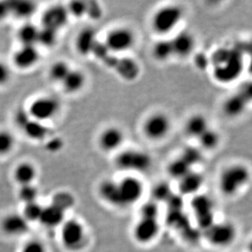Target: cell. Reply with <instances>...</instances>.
Instances as JSON below:
<instances>
[{
  "label": "cell",
  "mask_w": 252,
  "mask_h": 252,
  "mask_svg": "<svg viewBox=\"0 0 252 252\" xmlns=\"http://www.w3.org/2000/svg\"><path fill=\"white\" fill-rule=\"evenodd\" d=\"M23 130L27 136L33 140H43L49 133V129L47 126L42 124L41 122L36 121L33 119L29 122Z\"/></svg>",
  "instance_id": "f546056e"
},
{
  "label": "cell",
  "mask_w": 252,
  "mask_h": 252,
  "mask_svg": "<svg viewBox=\"0 0 252 252\" xmlns=\"http://www.w3.org/2000/svg\"><path fill=\"white\" fill-rule=\"evenodd\" d=\"M57 31L48 27H43L39 30L38 43L44 47H52L57 43Z\"/></svg>",
  "instance_id": "74e56055"
},
{
  "label": "cell",
  "mask_w": 252,
  "mask_h": 252,
  "mask_svg": "<svg viewBox=\"0 0 252 252\" xmlns=\"http://www.w3.org/2000/svg\"><path fill=\"white\" fill-rule=\"evenodd\" d=\"M64 215L65 212L54 205L51 204L48 207H43V212L38 221L47 227L54 228L57 226L62 225L64 223Z\"/></svg>",
  "instance_id": "603a6c76"
},
{
  "label": "cell",
  "mask_w": 252,
  "mask_h": 252,
  "mask_svg": "<svg viewBox=\"0 0 252 252\" xmlns=\"http://www.w3.org/2000/svg\"><path fill=\"white\" fill-rule=\"evenodd\" d=\"M29 223L22 214L11 213L2 220L1 227L7 235L18 237L27 233L29 230Z\"/></svg>",
  "instance_id": "9a60e30c"
},
{
  "label": "cell",
  "mask_w": 252,
  "mask_h": 252,
  "mask_svg": "<svg viewBox=\"0 0 252 252\" xmlns=\"http://www.w3.org/2000/svg\"><path fill=\"white\" fill-rule=\"evenodd\" d=\"M11 77V71L7 64L0 62V86L7 84Z\"/></svg>",
  "instance_id": "c3c4849f"
},
{
  "label": "cell",
  "mask_w": 252,
  "mask_h": 252,
  "mask_svg": "<svg viewBox=\"0 0 252 252\" xmlns=\"http://www.w3.org/2000/svg\"><path fill=\"white\" fill-rule=\"evenodd\" d=\"M70 69L71 68L66 62H62V61L56 62L51 67L50 71H49L50 78L53 81L62 83L67 76V74H69Z\"/></svg>",
  "instance_id": "e575fe53"
},
{
  "label": "cell",
  "mask_w": 252,
  "mask_h": 252,
  "mask_svg": "<svg viewBox=\"0 0 252 252\" xmlns=\"http://www.w3.org/2000/svg\"><path fill=\"white\" fill-rule=\"evenodd\" d=\"M204 235L207 243L215 248H227L235 241L237 228L229 221H216L205 229Z\"/></svg>",
  "instance_id": "8992f818"
},
{
  "label": "cell",
  "mask_w": 252,
  "mask_h": 252,
  "mask_svg": "<svg viewBox=\"0 0 252 252\" xmlns=\"http://www.w3.org/2000/svg\"><path fill=\"white\" fill-rule=\"evenodd\" d=\"M152 55L157 62H165L173 57V48L171 39L162 38L157 41L152 48Z\"/></svg>",
  "instance_id": "4316f807"
},
{
  "label": "cell",
  "mask_w": 252,
  "mask_h": 252,
  "mask_svg": "<svg viewBox=\"0 0 252 252\" xmlns=\"http://www.w3.org/2000/svg\"><path fill=\"white\" fill-rule=\"evenodd\" d=\"M15 145L14 136L9 131H0V155L11 152Z\"/></svg>",
  "instance_id": "ab89813d"
},
{
  "label": "cell",
  "mask_w": 252,
  "mask_h": 252,
  "mask_svg": "<svg viewBox=\"0 0 252 252\" xmlns=\"http://www.w3.org/2000/svg\"><path fill=\"white\" fill-rule=\"evenodd\" d=\"M197 140L199 141L201 147L205 150H212L219 145L220 136L218 131L209 127L197 138Z\"/></svg>",
  "instance_id": "1f68e13d"
},
{
  "label": "cell",
  "mask_w": 252,
  "mask_h": 252,
  "mask_svg": "<svg viewBox=\"0 0 252 252\" xmlns=\"http://www.w3.org/2000/svg\"><path fill=\"white\" fill-rule=\"evenodd\" d=\"M62 244L69 252L82 250L87 243V232L81 222L76 219L64 220L62 225Z\"/></svg>",
  "instance_id": "5b68a950"
},
{
  "label": "cell",
  "mask_w": 252,
  "mask_h": 252,
  "mask_svg": "<svg viewBox=\"0 0 252 252\" xmlns=\"http://www.w3.org/2000/svg\"><path fill=\"white\" fill-rule=\"evenodd\" d=\"M21 252H47V249L39 241L32 240L25 244Z\"/></svg>",
  "instance_id": "ee69618b"
},
{
  "label": "cell",
  "mask_w": 252,
  "mask_h": 252,
  "mask_svg": "<svg viewBox=\"0 0 252 252\" xmlns=\"http://www.w3.org/2000/svg\"><path fill=\"white\" fill-rule=\"evenodd\" d=\"M38 196V189L35 186L32 185L22 186L19 191L20 199L25 204H28L31 202H37V197Z\"/></svg>",
  "instance_id": "f35d334b"
},
{
  "label": "cell",
  "mask_w": 252,
  "mask_h": 252,
  "mask_svg": "<svg viewBox=\"0 0 252 252\" xmlns=\"http://www.w3.org/2000/svg\"><path fill=\"white\" fill-rule=\"evenodd\" d=\"M62 84H63V88L66 93H79L85 85V74L79 69H71Z\"/></svg>",
  "instance_id": "cb8c5ba5"
},
{
  "label": "cell",
  "mask_w": 252,
  "mask_h": 252,
  "mask_svg": "<svg viewBox=\"0 0 252 252\" xmlns=\"http://www.w3.org/2000/svg\"><path fill=\"white\" fill-rule=\"evenodd\" d=\"M160 232L158 219L140 217L132 229V236L136 243L149 244L157 238Z\"/></svg>",
  "instance_id": "8fae6325"
},
{
  "label": "cell",
  "mask_w": 252,
  "mask_h": 252,
  "mask_svg": "<svg viewBox=\"0 0 252 252\" xmlns=\"http://www.w3.org/2000/svg\"><path fill=\"white\" fill-rule=\"evenodd\" d=\"M52 204L62 210L63 212L71 209L75 204V197L68 191H60L53 196Z\"/></svg>",
  "instance_id": "d6a6232c"
},
{
  "label": "cell",
  "mask_w": 252,
  "mask_h": 252,
  "mask_svg": "<svg viewBox=\"0 0 252 252\" xmlns=\"http://www.w3.org/2000/svg\"><path fill=\"white\" fill-rule=\"evenodd\" d=\"M174 56L185 58L192 54L195 48V39L188 31H181L171 39Z\"/></svg>",
  "instance_id": "e0dca14e"
},
{
  "label": "cell",
  "mask_w": 252,
  "mask_h": 252,
  "mask_svg": "<svg viewBox=\"0 0 252 252\" xmlns=\"http://www.w3.org/2000/svg\"><path fill=\"white\" fill-rule=\"evenodd\" d=\"M122 208L130 207L140 201L145 192L142 181L135 176H124L117 181Z\"/></svg>",
  "instance_id": "52a82bcc"
},
{
  "label": "cell",
  "mask_w": 252,
  "mask_h": 252,
  "mask_svg": "<svg viewBox=\"0 0 252 252\" xmlns=\"http://www.w3.org/2000/svg\"><path fill=\"white\" fill-rule=\"evenodd\" d=\"M249 103L250 102H248V100L238 92L235 94L226 98L222 105V111L228 118H238L245 112Z\"/></svg>",
  "instance_id": "ffe728a7"
},
{
  "label": "cell",
  "mask_w": 252,
  "mask_h": 252,
  "mask_svg": "<svg viewBox=\"0 0 252 252\" xmlns=\"http://www.w3.org/2000/svg\"><path fill=\"white\" fill-rule=\"evenodd\" d=\"M64 147V141L60 137H53L46 143V150L48 152L57 153L62 150Z\"/></svg>",
  "instance_id": "f6af8a7d"
},
{
  "label": "cell",
  "mask_w": 252,
  "mask_h": 252,
  "mask_svg": "<svg viewBox=\"0 0 252 252\" xmlns=\"http://www.w3.org/2000/svg\"><path fill=\"white\" fill-rule=\"evenodd\" d=\"M210 62L213 68V78L219 84L233 83L244 69L243 53L236 48H218L210 57Z\"/></svg>",
  "instance_id": "6da1fadb"
},
{
  "label": "cell",
  "mask_w": 252,
  "mask_h": 252,
  "mask_svg": "<svg viewBox=\"0 0 252 252\" xmlns=\"http://www.w3.org/2000/svg\"><path fill=\"white\" fill-rule=\"evenodd\" d=\"M97 42V33L95 29L93 27H86L77 35L75 43L77 52L82 56L92 54Z\"/></svg>",
  "instance_id": "d6986e66"
},
{
  "label": "cell",
  "mask_w": 252,
  "mask_h": 252,
  "mask_svg": "<svg viewBox=\"0 0 252 252\" xmlns=\"http://www.w3.org/2000/svg\"><path fill=\"white\" fill-rule=\"evenodd\" d=\"M173 193L171 186L167 182H159L156 184L152 189V196L154 197L153 201L157 203L160 202H166Z\"/></svg>",
  "instance_id": "836d02e7"
},
{
  "label": "cell",
  "mask_w": 252,
  "mask_h": 252,
  "mask_svg": "<svg viewBox=\"0 0 252 252\" xmlns=\"http://www.w3.org/2000/svg\"><path fill=\"white\" fill-rule=\"evenodd\" d=\"M69 14L75 17H82L86 15L87 12V2L84 1H72L67 7Z\"/></svg>",
  "instance_id": "b9f144b4"
},
{
  "label": "cell",
  "mask_w": 252,
  "mask_h": 252,
  "mask_svg": "<svg viewBox=\"0 0 252 252\" xmlns=\"http://www.w3.org/2000/svg\"><path fill=\"white\" fill-rule=\"evenodd\" d=\"M207 118L202 114H194L187 120L186 131L189 136L197 139L204 131L209 128Z\"/></svg>",
  "instance_id": "d4e9b609"
},
{
  "label": "cell",
  "mask_w": 252,
  "mask_h": 252,
  "mask_svg": "<svg viewBox=\"0 0 252 252\" xmlns=\"http://www.w3.org/2000/svg\"><path fill=\"white\" fill-rule=\"evenodd\" d=\"M43 207H42L38 202H31L28 204H25L23 217L30 221H38L40 219L41 214L43 212Z\"/></svg>",
  "instance_id": "8d00e7d4"
},
{
  "label": "cell",
  "mask_w": 252,
  "mask_h": 252,
  "mask_svg": "<svg viewBox=\"0 0 252 252\" xmlns=\"http://www.w3.org/2000/svg\"><path fill=\"white\" fill-rule=\"evenodd\" d=\"M39 29L32 24H26L20 29L18 32L19 38L22 46H35L38 43Z\"/></svg>",
  "instance_id": "83f0119b"
},
{
  "label": "cell",
  "mask_w": 252,
  "mask_h": 252,
  "mask_svg": "<svg viewBox=\"0 0 252 252\" xmlns=\"http://www.w3.org/2000/svg\"><path fill=\"white\" fill-rule=\"evenodd\" d=\"M136 37L133 31L127 27H120L108 32L104 42L110 53H124L134 46Z\"/></svg>",
  "instance_id": "ba28073f"
},
{
  "label": "cell",
  "mask_w": 252,
  "mask_h": 252,
  "mask_svg": "<svg viewBox=\"0 0 252 252\" xmlns=\"http://www.w3.org/2000/svg\"><path fill=\"white\" fill-rule=\"evenodd\" d=\"M69 16V12L67 11L66 7L61 5L53 6L48 8L43 14V27H48L58 31V30L66 25Z\"/></svg>",
  "instance_id": "2e32d148"
},
{
  "label": "cell",
  "mask_w": 252,
  "mask_h": 252,
  "mask_svg": "<svg viewBox=\"0 0 252 252\" xmlns=\"http://www.w3.org/2000/svg\"><path fill=\"white\" fill-rule=\"evenodd\" d=\"M9 14H12L11 2H0V20L4 19Z\"/></svg>",
  "instance_id": "681fc988"
},
{
  "label": "cell",
  "mask_w": 252,
  "mask_h": 252,
  "mask_svg": "<svg viewBox=\"0 0 252 252\" xmlns=\"http://www.w3.org/2000/svg\"><path fill=\"white\" fill-rule=\"evenodd\" d=\"M86 15L93 20H99L102 17L103 9L100 3L95 1L87 2V12Z\"/></svg>",
  "instance_id": "7bdbcfd3"
},
{
  "label": "cell",
  "mask_w": 252,
  "mask_h": 252,
  "mask_svg": "<svg viewBox=\"0 0 252 252\" xmlns=\"http://www.w3.org/2000/svg\"><path fill=\"white\" fill-rule=\"evenodd\" d=\"M171 119L164 113L151 114L143 124V132L148 139L159 140L165 138L171 130Z\"/></svg>",
  "instance_id": "30bf717a"
},
{
  "label": "cell",
  "mask_w": 252,
  "mask_h": 252,
  "mask_svg": "<svg viewBox=\"0 0 252 252\" xmlns=\"http://www.w3.org/2000/svg\"><path fill=\"white\" fill-rule=\"evenodd\" d=\"M204 183V177L197 171H191L179 181V193L183 196H194Z\"/></svg>",
  "instance_id": "ac0fdd59"
},
{
  "label": "cell",
  "mask_w": 252,
  "mask_h": 252,
  "mask_svg": "<svg viewBox=\"0 0 252 252\" xmlns=\"http://www.w3.org/2000/svg\"><path fill=\"white\" fill-rule=\"evenodd\" d=\"M12 14L20 18H28L34 13L36 6L34 2L30 1H12Z\"/></svg>",
  "instance_id": "4dcf8cb0"
},
{
  "label": "cell",
  "mask_w": 252,
  "mask_h": 252,
  "mask_svg": "<svg viewBox=\"0 0 252 252\" xmlns=\"http://www.w3.org/2000/svg\"><path fill=\"white\" fill-rule=\"evenodd\" d=\"M181 158L187 164L193 169L202 162V154L201 150L195 147L186 148L181 154Z\"/></svg>",
  "instance_id": "d590c367"
},
{
  "label": "cell",
  "mask_w": 252,
  "mask_h": 252,
  "mask_svg": "<svg viewBox=\"0 0 252 252\" xmlns=\"http://www.w3.org/2000/svg\"><path fill=\"white\" fill-rule=\"evenodd\" d=\"M193 62L195 66L200 70H205L211 65L210 57L203 53H197L193 59Z\"/></svg>",
  "instance_id": "bcb514c9"
},
{
  "label": "cell",
  "mask_w": 252,
  "mask_h": 252,
  "mask_svg": "<svg viewBox=\"0 0 252 252\" xmlns=\"http://www.w3.org/2000/svg\"><path fill=\"white\" fill-rule=\"evenodd\" d=\"M59 109V100L45 96L38 98L31 104L29 114L36 121H45L55 116Z\"/></svg>",
  "instance_id": "7c38bea8"
},
{
  "label": "cell",
  "mask_w": 252,
  "mask_h": 252,
  "mask_svg": "<svg viewBox=\"0 0 252 252\" xmlns=\"http://www.w3.org/2000/svg\"><path fill=\"white\" fill-rule=\"evenodd\" d=\"M125 136L123 130L118 126H109L100 132L98 144L105 152H113L119 150L124 144Z\"/></svg>",
  "instance_id": "4fadbf2b"
},
{
  "label": "cell",
  "mask_w": 252,
  "mask_h": 252,
  "mask_svg": "<svg viewBox=\"0 0 252 252\" xmlns=\"http://www.w3.org/2000/svg\"><path fill=\"white\" fill-rule=\"evenodd\" d=\"M158 217H159V207L157 202L150 201V202H145L141 206L140 210V217L158 219Z\"/></svg>",
  "instance_id": "60d3db41"
},
{
  "label": "cell",
  "mask_w": 252,
  "mask_h": 252,
  "mask_svg": "<svg viewBox=\"0 0 252 252\" xmlns=\"http://www.w3.org/2000/svg\"><path fill=\"white\" fill-rule=\"evenodd\" d=\"M191 171H193V169L191 168L181 157L171 161L167 166V173L169 176L177 181H180Z\"/></svg>",
  "instance_id": "f1b7e54d"
},
{
  "label": "cell",
  "mask_w": 252,
  "mask_h": 252,
  "mask_svg": "<svg viewBox=\"0 0 252 252\" xmlns=\"http://www.w3.org/2000/svg\"><path fill=\"white\" fill-rule=\"evenodd\" d=\"M98 193L105 203L114 207L122 208L119 188L116 181L105 180L101 181L98 186Z\"/></svg>",
  "instance_id": "44dd1931"
},
{
  "label": "cell",
  "mask_w": 252,
  "mask_h": 252,
  "mask_svg": "<svg viewBox=\"0 0 252 252\" xmlns=\"http://www.w3.org/2000/svg\"><path fill=\"white\" fill-rule=\"evenodd\" d=\"M37 176V171L30 162H22L17 166L14 171V178L21 186L32 185Z\"/></svg>",
  "instance_id": "484cf974"
},
{
  "label": "cell",
  "mask_w": 252,
  "mask_h": 252,
  "mask_svg": "<svg viewBox=\"0 0 252 252\" xmlns=\"http://www.w3.org/2000/svg\"><path fill=\"white\" fill-rule=\"evenodd\" d=\"M190 206L201 229L205 230L216 222L214 203L209 196L197 193L193 196Z\"/></svg>",
  "instance_id": "9c48e42d"
},
{
  "label": "cell",
  "mask_w": 252,
  "mask_h": 252,
  "mask_svg": "<svg viewBox=\"0 0 252 252\" xmlns=\"http://www.w3.org/2000/svg\"><path fill=\"white\" fill-rule=\"evenodd\" d=\"M39 59L35 46H22L13 57V62L16 66L20 69H29L33 66Z\"/></svg>",
  "instance_id": "7402d4cb"
},
{
  "label": "cell",
  "mask_w": 252,
  "mask_h": 252,
  "mask_svg": "<svg viewBox=\"0 0 252 252\" xmlns=\"http://www.w3.org/2000/svg\"><path fill=\"white\" fill-rule=\"evenodd\" d=\"M15 119H16V123H17V125L23 129L25 126H27L29 122L31 121V117L29 114V111L27 112V110H19L16 114Z\"/></svg>",
  "instance_id": "7dc6e473"
},
{
  "label": "cell",
  "mask_w": 252,
  "mask_h": 252,
  "mask_svg": "<svg viewBox=\"0 0 252 252\" xmlns=\"http://www.w3.org/2000/svg\"><path fill=\"white\" fill-rule=\"evenodd\" d=\"M250 171L245 165L232 164L224 168L219 178V189L225 197L237 195L249 182Z\"/></svg>",
  "instance_id": "7a4b0ae2"
},
{
  "label": "cell",
  "mask_w": 252,
  "mask_h": 252,
  "mask_svg": "<svg viewBox=\"0 0 252 252\" xmlns=\"http://www.w3.org/2000/svg\"><path fill=\"white\" fill-rule=\"evenodd\" d=\"M183 17V8L181 6L176 4L162 6L153 15L151 28L157 34L166 35L178 27Z\"/></svg>",
  "instance_id": "3957f363"
},
{
  "label": "cell",
  "mask_w": 252,
  "mask_h": 252,
  "mask_svg": "<svg viewBox=\"0 0 252 252\" xmlns=\"http://www.w3.org/2000/svg\"><path fill=\"white\" fill-rule=\"evenodd\" d=\"M110 68L114 69L122 79L128 82L136 80L140 72L138 63L128 57H123L120 59L115 57L110 64Z\"/></svg>",
  "instance_id": "5bb4252c"
},
{
  "label": "cell",
  "mask_w": 252,
  "mask_h": 252,
  "mask_svg": "<svg viewBox=\"0 0 252 252\" xmlns=\"http://www.w3.org/2000/svg\"><path fill=\"white\" fill-rule=\"evenodd\" d=\"M152 158L149 154L139 150H126L115 158V165L121 171L143 173L152 166Z\"/></svg>",
  "instance_id": "277c9868"
}]
</instances>
